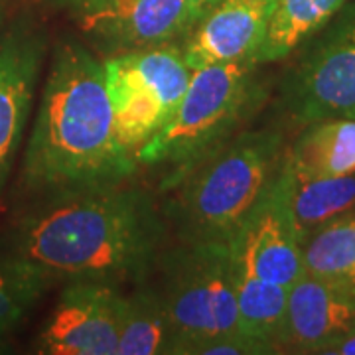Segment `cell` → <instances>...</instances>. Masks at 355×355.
I'll return each instance as SVG.
<instances>
[{
	"label": "cell",
	"mask_w": 355,
	"mask_h": 355,
	"mask_svg": "<svg viewBox=\"0 0 355 355\" xmlns=\"http://www.w3.org/2000/svg\"><path fill=\"white\" fill-rule=\"evenodd\" d=\"M105 55L182 46L207 6L193 0H51Z\"/></svg>",
	"instance_id": "cell-8"
},
{
	"label": "cell",
	"mask_w": 355,
	"mask_h": 355,
	"mask_svg": "<svg viewBox=\"0 0 355 355\" xmlns=\"http://www.w3.org/2000/svg\"><path fill=\"white\" fill-rule=\"evenodd\" d=\"M326 355H355V331L345 336L338 343H334L330 349L326 352Z\"/></svg>",
	"instance_id": "cell-21"
},
{
	"label": "cell",
	"mask_w": 355,
	"mask_h": 355,
	"mask_svg": "<svg viewBox=\"0 0 355 355\" xmlns=\"http://www.w3.org/2000/svg\"><path fill=\"white\" fill-rule=\"evenodd\" d=\"M302 251L306 275L355 292V209L314 231Z\"/></svg>",
	"instance_id": "cell-19"
},
{
	"label": "cell",
	"mask_w": 355,
	"mask_h": 355,
	"mask_svg": "<svg viewBox=\"0 0 355 355\" xmlns=\"http://www.w3.org/2000/svg\"><path fill=\"white\" fill-rule=\"evenodd\" d=\"M282 166L308 178L355 174V116H330L304 125L284 148Z\"/></svg>",
	"instance_id": "cell-14"
},
{
	"label": "cell",
	"mask_w": 355,
	"mask_h": 355,
	"mask_svg": "<svg viewBox=\"0 0 355 355\" xmlns=\"http://www.w3.org/2000/svg\"><path fill=\"white\" fill-rule=\"evenodd\" d=\"M284 140L277 128L239 130L186 172L168 214L184 245L227 249L279 172Z\"/></svg>",
	"instance_id": "cell-3"
},
{
	"label": "cell",
	"mask_w": 355,
	"mask_h": 355,
	"mask_svg": "<svg viewBox=\"0 0 355 355\" xmlns=\"http://www.w3.org/2000/svg\"><path fill=\"white\" fill-rule=\"evenodd\" d=\"M235 298L239 330L268 347L270 354L282 352L288 288L235 270Z\"/></svg>",
	"instance_id": "cell-18"
},
{
	"label": "cell",
	"mask_w": 355,
	"mask_h": 355,
	"mask_svg": "<svg viewBox=\"0 0 355 355\" xmlns=\"http://www.w3.org/2000/svg\"><path fill=\"white\" fill-rule=\"evenodd\" d=\"M302 247L277 172L227 245L229 261L237 272L291 288L306 272Z\"/></svg>",
	"instance_id": "cell-9"
},
{
	"label": "cell",
	"mask_w": 355,
	"mask_h": 355,
	"mask_svg": "<svg viewBox=\"0 0 355 355\" xmlns=\"http://www.w3.org/2000/svg\"><path fill=\"white\" fill-rule=\"evenodd\" d=\"M51 282L38 268L12 254L0 259V331L20 322Z\"/></svg>",
	"instance_id": "cell-20"
},
{
	"label": "cell",
	"mask_w": 355,
	"mask_h": 355,
	"mask_svg": "<svg viewBox=\"0 0 355 355\" xmlns=\"http://www.w3.org/2000/svg\"><path fill=\"white\" fill-rule=\"evenodd\" d=\"M46 50V34L24 20L0 36V193L24 139Z\"/></svg>",
	"instance_id": "cell-10"
},
{
	"label": "cell",
	"mask_w": 355,
	"mask_h": 355,
	"mask_svg": "<svg viewBox=\"0 0 355 355\" xmlns=\"http://www.w3.org/2000/svg\"><path fill=\"white\" fill-rule=\"evenodd\" d=\"M279 178L302 243L314 231L355 209V174L338 178L298 176L280 162Z\"/></svg>",
	"instance_id": "cell-15"
},
{
	"label": "cell",
	"mask_w": 355,
	"mask_h": 355,
	"mask_svg": "<svg viewBox=\"0 0 355 355\" xmlns=\"http://www.w3.org/2000/svg\"><path fill=\"white\" fill-rule=\"evenodd\" d=\"M137 166L116 135L103 62L76 40L60 42L26 144L24 184L55 193L127 180Z\"/></svg>",
	"instance_id": "cell-2"
},
{
	"label": "cell",
	"mask_w": 355,
	"mask_h": 355,
	"mask_svg": "<svg viewBox=\"0 0 355 355\" xmlns=\"http://www.w3.org/2000/svg\"><path fill=\"white\" fill-rule=\"evenodd\" d=\"M116 355H176V334L160 291L116 294Z\"/></svg>",
	"instance_id": "cell-16"
},
{
	"label": "cell",
	"mask_w": 355,
	"mask_h": 355,
	"mask_svg": "<svg viewBox=\"0 0 355 355\" xmlns=\"http://www.w3.org/2000/svg\"><path fill=\"white\" fill-rule=\"evenodd\" d=\"M355 331V292L302 275L288 288L282 349L326 354Z\"/></svg>",
	"instance_id": "cell-13"
},
{
	"label": "cell",
	"mask_w": 355,
	"mask_h": 355,
	"mask_svg": "<svg viewBox=\"0 0 355 355\" xmlns=\"http://www.w3.org/2000/svg\"><path fill=\"white\" fill-rule=\"evenodd\" d=\"M280 83V109L294 125L355 116V0L298 48Z\"/></svg>",
	"instance_id": "cell-7"
},
{
	"label": "cell",
	"mask_w": 355,
	"mask_h": 355,
	"mask_svg": "<svg viewBox=\"0 0 355 355\" xmlns=\"http://www.w3.org/2000/svg\"><path fill=\"white\" fill-rule=\"evenodd\" d=\"M193 2H198V4H202V6H211L216 0H193Z\"/></svg>",
	"instance_id": "cell-23"
},
{
	"label": "cell",
	"mask_w": 355,
	"mask_h": 355,
	"mask_svg": "<svg viewBox=\"0 0 355 355\" xmlns=\"http://www.w3.org/2000/svg\"><path fill=\"white\" fill-rule=\"evenodd\" d=\"M6 8H8V0H0V30L4 26V20H6Z\"/></svg>",
	"instance_id": "cell-22"
},
{
	"label": "cell",
	"mask_w": 355,
	"mask_h": 355,
	"mask_svg": "<svg viewBox=\"0 0 355 355\" xmlns=\"http://www.w3.org/2000/svg\"><path fill=\"white\" fill-rule=\"evenodd\" d=\"M116 294L107 284L67 282L40 334V354L116 355Z\"/></svg>",
	"instance_id": "cell-11"
},
{
	"label": "cell",
	"mask_w": 355,
	"mask_h": 355,
	"mask_svg": "<svg viewBox=\"0 0 355 355\" xmlns=\"http://www.w3.org/2000/svg\"><path fill=\"white\" fill-rule=\"evenodd\" d=\"M349 0H275V10L257 64H275L310 40Z\"/></svg>",
	"instance_id": "cell-17"
},
{
	"label": "cell",
	"mask_w": 355,
	"mask_h": 355,
	"mask_svg": "<svg viewBox=\"0 0 355 355\" xmlns=\"http://www.w3.org/2000/svg\"><path fill=\"white\" fill-rule=\"evenodd\" d=\"M272 10L275 0H216L180 46L188 67L257 64Z\"/></svg>",
	"instance_id": "cell-12"
},
{
	"label": "cell",
	"mask_w": 355,
	"mask_h": 355,
	"mask_svg": "<svg viewBox=\"0 0 355 355\" xmlns=\"http://www.w3.org/2000/svg\"><path fill=\"white\" fill-rule=\"evenodd\" d=\"M162 268L160 294L176 334V355H193L209 340L243 334L227 249L184 245L166 257Z\"/></svg>",
	"instance_id": "cell-5"
},
{
	"label": "cell",
	"mask_w": 355,
	"mask_h": 355,
	"mask_svg": "<svg viewBox=\"0 0 355 355\" xmlns=\"http://www.w3.org/2000/svg\"><path fill=\"white\" fill-rule=\"evenodd\" d=\"M166 237L153 196L121 182L50 193L18 221L10 253L51 280H142L158 263Z\"/></svg>",
	"instance_id": "cell-1"
},
{
	"label": "cell",
	"mask_w": 355,
	"mask_h": 355,
	"mask_svg": "<svg viewBox=\"0 0 355 355\" xmlns=\"http://www.w3.org/2000/svg\"><path fill=\"white\" fill-rule=\"evenodd\" d=\"M103 65L116 135L137 156L176 113L190 85L191 69L180 46L114 53L107 55Z\"/></svg>",
	"instance_id": "cell-6"
},
{
	"label": "cell",
	"mask_w": 355,
	"mask_h": 355,
	"mask_svg": "<svg viewBox=\"0 0 355 355\" xmlns=\"http://www.w3.org/2000/svg\"><path fill=\"white\" fill-rule=\"evenodd\" d=\"M259 64H216L193 69L176 113L139 153L142 166H160V188L170 191L186 172L229 140L253 116L266 97Z\"/></svg>",
	"instance_id": "cell-4"
}]
</instances>
